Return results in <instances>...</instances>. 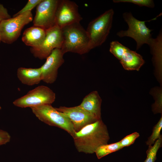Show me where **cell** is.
Here are the masks:
<instances>
[{"instance_id":"cell-1","label":"cell","mask_w":162,"mask_h":162,"mask_svg":"<svg viewBox=\"0 0 162 162\" xmlns=\"http://www.w3.org/2000/svg\"><path fill=\"white\" fill-rule=\"evenodd\" d=\"M72 137L78 152L89 154L94 153L100 146L107 144L110 139L107 127L101 119L75 132Z\"/></svg>"},{"instance_id":"cell-2","label":"cell","mask_w":162,"mask_h":162,"mask_svg":"<svg viewBox=\"0 0 162 162\" xmlns=\"http://www.w3.org/2000/svg\"><path fill=\"white\" fill-rule=\"evenodd\" d=\"M61 29L63 42L60 49L64 54L70 52L82 55L90 50L86 30L80 23L67 26Z\"/></svg>"},{"instance_id":"cell-3","label":"cell","mask_w":162,"mask_h":162,"mask_svg":"<svg viewBox=\"0 0 162 162\" xmlns=\"http://www.w3.org/2000/svg\"><path fill=\"white\" fill-rule=\"evenodd\" d=\"M161 14V13L149 21H142L135 18L131 12H125L123 14V17L128 25V29L118 32L116 35L120 38L128 37L132 38L136 43V50L144 44L149 46L153 39L151 33L153 30L147 27L145 22L155 20Z\"/></svg>"},{"instance_id":"cell-4","label":"cell","mask_w":162,"mask_h":162,"mask_svg":"<svg viewBox=\"0 0 162 162\" xmlns=\"http://www.w3.org/2000/svg\"><path fill=\"white\" fill-rule=\"evenodd\" d=\"M114 14L111 9L91 21L86 30L90 50L101 45L106 40L112 27Z\"/></svg>"},{"instance_id":"cell-5","label":"cell","mask_w":162,"mask_h":162,"mask_svg":"<svg viewBox=\"0 0 162 162\" xmlns=\"http://www.w3.org/2000/svg\"><path fill=\"white\" fill-rule=\"evenodd\" d=\"M32 112L40 121L51 126L65 130L72 137L75 131L69 118L51 105H41L30 108Z\"/></svg>"},{"instance_id":"cell-6","label":"cell","mask_w":162,"mask_h":162,"mask_svg":"<svg viewBox=\"0 0 162 162\" xmlns=\"http://www.w3.org/2000/svg\"><path fill=\"white\" fill-rule=\"evenodd\" d=\"M33 20L31 11L2 20L0 22V42L13 43L20 36L24 27Z\"/></svg>"},{"instance_id":"cell-7","label":"cell","mask_w":162,"mask_h":162,"mask_svg":"<svg viewBox=\"0 0 162 162\" xmlns=\"http://www.w3.org/2000/svg\"><path fill=\"white\" fill-rule=\"evenodd\" d=\"M56 99L55 93L49 87L44 86H38L29 91L25 95L14 101L16 106L30 108L41 105H51Z\"/></svg>"},{"instance_id":"cell-8","label":"cell","mask_w":162,"mask_h":162,"mask_svg":"<svg viewBox=\"0 0 162 162\" xmlns=\"http://www.w3.org/2000/svg\"><path fill=\"white\" fill-rule=\"evenodd\" d=\"M62 42L61 29L55 25L46 30L45 38L42 44L37 48H31L30 51L35 57L46 59L53 50L61 48Z\"/></svg>"},{"instance_id":"cell-9","label":"cell","mask_w":162,"mask_h":162,"mask_svg":"<svg viewBox=\"0 0 162 162\" xmlns=\"http://www.w3.org/2000/svg\"><path fill=\"white\" fill-rule=\"evenodd\" d=\"M78 7L73 1L59 0L55 13V25L62 29L67 26L80 23L82 18L79 13Z\"/></svg>"},{"instance_id":"cell-10","label":"cell","mask_w":162,"mask_h":162,"mask_svg":"<svg viewBox=\"0 0 162 162\" xmlns=\"http://www.w3.org/2000/svg\"><path fill=\"white\" fill-rule=\"evenodd\" d=\"M59 0H42L37 6L33 26L45 30L55 26V16Z\"/></svg>"},{"instance_id":"cell-11","label":"cell","mask_w":162,"mask_h":162,"mask_svg":"<svg viewBox=\"0 0 162 162\" xmlns=\"http://www.w3.org/2000/svg\"><path fill=\"white\" fill-rule=\"evenodd\" d=\"M55 108L69 118L73 125L75 132H77L85 126L100 120L79 105L72 107L61 106Z\"/></svg>"},{"instance_id":"cell-12","label":"cell","mask_w":162,"mask_h":162,"mask_svg":"<svg viewBox=\"0 0 162 162\" xmlns=\"http://www.w3.org/2000/svg\"><path fill=\"white\" fill-rule=\"evenodd\" d=\"M64 55L60 49L56 48L52 51L40 67L42 81L47 84L53 83L56 81L58 70L64 62Z\"/></svg>"},{"instance_id":"cell-13","label":"cell","mask_w":162,"mask_h":162,"mask_svg":"<svg viewBox=\"0 0 162 162\" xmlns=\"http://www.w3.org/2000/svg\"><path fill=\"white\" fill-rule=\"evenodd\" d=\"M102 99L97 91H93L86 95L79 105L98 119H101Z\"/></svg>"},{"instance_id":"cell-14","label":"cell","mask_w":162,"mask_h":162,"mask_svg":"<svg viewBox=\"0 0 162 162\" xmlns=\"http://www.w3.org/2000/svg\"><path fill=\"white\" fill-rule=\"evenodd\" d=\"M46 35V30L41 28L33 26L25 30L22 40L26 45L32 48H35L40 46L43 43Z\"/></svg>"},{"instance_id":"cell-15","label":"cell","mask_w":162,"mask_h":162,"mask_svg":"<svg viewBox=\"0 0 162 162\" xmlns=\"http://www.w3.org/2000/svg\"><path fill=\"white\" fill-rule=\"evenodd\" d=\"M160 31L156 38H153L149 45L153 55V62L156 76L160 83H162V34Z\"/></svg>"},{"instance_id":"cell-16","label":"cell","mask_w":162,"mask_h":162,"mask_svg":"<svg viewBox=\"0 0 162 162\" xmlns=\"http://www.w3.org/2000/svg\"><path fill=\"white\" fill-rule=\"evenodd\" d=\"M17 76L22 83L29 86L38 84L42 81V72L40 67L38 68L20 67L17 69Z\"/></svg>"},{"instance_id":"cell-17","label":"cell","mask_w":162,"mask_h":162,"mask_svg":"<svg viewBox=\"0 0 162 162\" xmlns=\"http://www.w3.org/2000/svg\"><path fill=\"white\" fill-rule=\"evenodd\" d=\"M119 62L124 69L128 70L139 71L145 63L140 54L129 48L123 54Z\"/></svg>"},{"instance_id":"cell-18","label":"cell","mask_w":162,"mask_h":162,"mask_svg":"<svg viewBox=\"0 0 162 162\" xmlns=\"http://www.w3.org/2000/svg\"><path fill=\"white\" fill-rule=\"evenodd\" d=\"M123 148L121 146L119 142L110 144H106L98 147L95 153L98 159L103 157L112 152L118 151Z\"/></svg>"},{"instance_id":"cell-19","label":"cell","mask_w":162,"mask_h":162,"mask_svg":"<svg viewBox=\"0 0 162 162\" xmlns=\"http://www.w3.org/2000/svg\"><path fill=\"white\" fill-rule=\"evenodd\" d=\"M162 88L156 87L152 88L150 93L154 98L155 103L152 106V110L154 114L162 113Z\"/></svg>"},{"instance_id":"cell-20","label":"cell","mask_w":162,"mask_h":162,"mask_svg":"<svg viewBox=\"0 0 162 162\" xmlns=\"http://www.w3.org/2000/svg\"><path fill=\"white\" fill-rule=\"evenodd\" d=\"M152 146H148L146 151L147 157L144 162H155L158 149L162 147V136L160 137L155 141Z\"/></svg>"},{"instance_id":"cell-21","label":"cell","mask_w":162,"mask_h":162,"mask_svg":"<svg viewBox=\"0 0 162 162\" xmlns=\"http://www.w3.org/2000/svg\"><path fill=\"white\" fill-rule=\"evenodd\" d=\"M128 49L118 41L115 40L110 42L109 50L110 52L119 61Z\"/></svg>"},{"instance_id":"cell-22","label":"cell","mask_w":162,"mask_h":162,"mask_svg":"<svg viewBox=\"0 0 162 162\" xmlns=\"http://www.w3.org/2000/svg\"><path fill=\"white\" fill-rule=\"evenodd\" d=\"M161 115L159 121L153 127L152 134L146 142V145L148 146H152L161 135L160 134L162 128V115Z\"/></svg>"},{"instance_id":"cell-23","label":"cell","mask_w":162,"mask_h":162,"mask_svg":"<svg viewBox=\"0 0 162 162\" xmlns=\"http://www.w3.org/2000/svg\"><path fill=\"white\" fill-rule=\"evenodd\" d=\"M113 2L114 3H132L140 6H145L152 8L154 6V1L152 0H113Z\"/></svg>"},{"instance_id":"cell-24","label":"cell","mask_w":162,"mask_h":162,"mask_svg":"<svg viewBox=\"0 0 162 162\" xmlns=\"http://www.w3.org/2000/svg\"><path fill=\"white\" fill-rule=\"evenodd\" d=\"M140 136V134L138 132H134L126 136L119 142L121 147L123 148L133 144Z\"/></svg>"},{"instance_id":"cell-25","label":"cell","mask_w":162,"mask_h":162,"mask_svg":"<svg viewBox=\"0 0 162 162\" xmlns=\"http://www.w3.org/2000/svg\"><path fill=\"white\" fill-rule=\"evenodd\" d=\"M42 0H29L25 6L20 10L14 14L13 16L15 17L21 14L28 11H31L35 7L37 6Z\"/></svg>"},{"instance_id":"cell-26","label":"cell","mask_w":162,"mask_h":162,"mask_svg":"<svg viewBox=\"0 0 162 162\" xmlns=\"http://www.w3.org/2000/svg\"><path fill=\"white\" fill-rule=\"evenodd\" d=\"M11 136L7 131L0 129V146L10 142Z\"/></svg>"},{"instance_id":"cell-27","label":"cell","mask_w":162,"mask_h":162,"mask_svg":"<svg viewBox=\"0 0 162 162\" xmlns=\"http://www.w3.org/2000/svg\"><path fill=\"white\" fill-rule=\"evenodd\" d=\"M10 18L11 16L9 14L7 8L0 3V22L3 20Z\"/></svg>"},{"instance_id":"cell-28","label":"cell","mask_w":162,"mask_h":162,"mask_svg":"<svg viewBox=\"0 0 162 162\" xmlns=\"http://www.w3.org/2000/svg\"><path fill=\"white\" fill-rule=\"evenodd\" d=\"M1 106H0V110H1Z\"/></svg>"},{"instance_id":"cell-29","label":"cell","mask_w":162,"mask_h":162,"mask_svg":"<svg viewBox=\"0 0 162 162\" xmlns=\"http://www.w3.org/2000/svg\"></svg>"}]
</instances>
